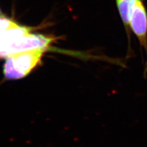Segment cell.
I'll return each mask as SVG.
<instances>
[{
  "mask_svg": "<svg viewBox=\"0 0 147 147\" xmlns=\"http://www.w3.org/2000/svg\"><path fill=\"white\" fill-rule=\"evenodd\" d=\"M3 17V14H2V12H1V10H0V17Z\"/></svg>",
  "mask_w": 147,
  "mask_h": 147,
  "instance_id": "obj_6",
  "label": "cell"
},
{
  "mask_svg": "<svg viewBox=\"0 0 147 147\" xmlns=\"http://www.w3.org/2000/svg\"><path fill=\"white\" fill-rule=\"evenodd\" d=\"M53 41V38L49 36L30 33L17 39L0 52V58H7L12 55L31 50H40L45 51Z\"/></svg>",
  "mask_w": 147,
  "mask_h": 147,
  "instance_id": "obj_2",
  "label": "cell"
},
{
  "mask_svg": "<svg viewBox=\"0 0 147 147\" xmlns=\"http://www.w3.org/2000/svg\"><path fill=\"white\" fill-rule=\"evenodd\" d=\"M30 33V29L17 25L13 21L0 17V52L17 39Z\"/></svg>",
  "mask_w": 147,
  "mask_h": 147,
  "instance_id": "obj_4",
  "label": "cell"
},
{
  "mask_svg": "<svg viewBox=\"0 0 147 147\" xmlns=\"http://www.w3.org/2000/svg\"><path fill=\"white\" fill-rule=\"evenodd\" d=\"M44 51L40 50L18 53L7 58L4 65V75L7 79L25 77L39 64Z\"/></svg>",
  "mask_w": 147,
  "mask_h": 147,
  "instance_id": "obj_1",
  "label": "cell"
},
{
  "mask_svg": "<svg viewBox=\"0 0 147 147\" xmlns=\"http://www.w3.org/2000/svg\"><path fill=\"white\" fill-rule=\"evenodd\" d=\"M129 25L141 44L147 47V13L141 0H136L132 6Z\"/></svg>",
  "mask_w": 147,
  "mask_h": 147,
  "instance_id": "obj_3",
  "label": "cell"
},
{
  "mask_svg": "<svg viewBox=\"0 0 147 147\" xmlns=\"http://www.w3.org/2000/svg\"><path fill=\"white\" fill-rule=\"evenodd\" d=\"M131 1H132L133 2V3H135V1H136V0H131Z\"/></svg>",
  "mask_w": 147,
  "mask_h": 147,
  "instance_id": "obj_7",
  "label": "cell"
},
{
  "mask_svg": "<svg viewBox=\"0 0 147 147\" xmlns=\"http://www.w3.org/2000/svg\"><path fill=\"white\" fill-rule=\"evenodd\" d=\"M117 3L124 24L125 25H129L131 13L134 3L131 0H117Z\"/></svg>",
  "mask_w": 147,
  "mask_h": 147,
  "instance_id": "obj_5",
  "label": "cell"
}]
</instances>
